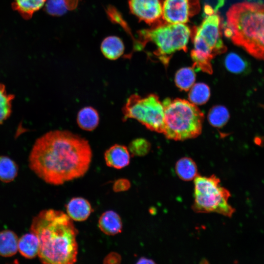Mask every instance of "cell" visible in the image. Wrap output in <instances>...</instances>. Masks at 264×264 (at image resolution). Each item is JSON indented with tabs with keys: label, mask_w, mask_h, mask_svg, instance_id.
Listing matches in <instances>:
<instances>
[{
	"label": "cell",
	"mask_w": 264,
	"mask_h": 264,
	"mask_svg": "<svg viewBox=\"0 0 264 264\" xmlns=\"http://www.w3.org/2000/svg\"><path fill=\"white\" fill-rule=\"evenodd\" d=\"M195 80L196 74L192 67H182L175 75L176 86L181 90H189L194 85Z\"/></svg>",
	"instance_id": "cell-23"
},
{
	"label": "cell",
	"mask_w": 264,
	"mask_h": 264,
	"mask_svg": "<svg viewBox=\"0 0 264 264\" xmlns=\"http://www.w3.org/2000/svg\"><path fill=\"white\" fill-rule=\"evenodd\" d=\"M226 37L253 57L264 60V3L243 1L226 13Z\"/></svg>",
	"instance_id": "cell-3"
},
{
	"label": "cell",
	"mask_w": 264,
	"mask_h": 264,
	"mask_svg": "<svg viewBox=\"0 0 264 264\" xmlns=\"http://www.w3.org/2000/svg\"><path fill=\"white\" fill-rule=\"evenodd\" d=\"M162 9L165 22L186 23L200 11V0H165Z\"/></svg>",
	"instance_id": "cell-9"
},
{
	"label": "cell",
	"mask_w": 264,
	"mask_h": 264,
	"mask_svg": "<svg viewBox=\"0 0 264 264\" xmlns=\"http://www.w3.org/2000/svg\"><path fill=\"white\" fill-rule=\"evenodd\" d=\"M137 264H155V262L152 260V259H148L145 257H141L140 258L138 262L136 263Z\"/></svg>",
	"instance_id": "cell-30"
},
{
	"label": "cell",
	"mask_w": 264,
	"mask_h": 264,
	"mask_svg": "<svg viewBox=\"0 0 264 264\" xmlns=\"http://www.w3.org/2000/svg\"><path fill=\"white\" fill-rule=\"evenodd\" d=\"M122 120H137L147 129L163 133L164 126V108L162 102L155 94L142 97L131 95L122 107Z\"/></svg>",
	"instance_id": "cell-8"
},
{
	"label": "cell",
	"mask_w": 264,
	"mask_h": 264,
	"mask_svg": "<svg viewBox=\"0 0 264 264\" xmlns=\"http://www.w3.org/2000/svg\"><path fill=\"white\" fill-rule=\"evenodd\" d=\"M162 103L164 108L163 133L166 138L184 140L200 134L204 114L196 105L180 98H167Z\"/></svg>",
	"instance_id": "cell-6"
},
{
	"label": "cell",
	"mask_w": 264,
	"mask_h": 264,
	"mask_svg": "<svg viewBox=\"0 0 264 264\" xmlns=\"http://www.w3.org/2000/svg\"><path fill=\"white\" fill-rule=\"evenodd\" d=\"M47 0H14L12 8L24 19H30L34 13L40 10Z\"/></svg>",
	"instance_id": "cell-19"
},
{
	"label": "cell",
	"mask_w": 264,
	"mask_h": 264,
	"mask_svg": "<svg viewBox=\"0 0 264 264\" xmlns=\"http://www.w3.org/2000/svg\"><path fill=\"white\" fill-rule=\"evenodd\" d=\"M104 159L108 166L121 169L128 166L130 162V151L126 146L116 144L105 151Z\"/></svg>",
	"instance_id": "cell-11"
},
{
	"label": "cell",
	"mask_w": 264,
	"mask_h": 264,
	"mask_svg": "<svg viewBox=\"0 0 264 264\" xmlns=\"http://www.w3.org/2000/svg\"><path fill=\"white\" fill-rule=\"evenodd\" d=\"M175 171L178 177L186 181L194 180L198 175L195 162L188 157H182L176 162Z\"/></svg>",
	"instance_id": "cell-20"
},
{
	"label": "cell",
	"mask_w": 264,
	"mask_h": 264,
	"mask_svg": "<svg viewBox=\"0 0 264 264\" xmlns=\"http://www.w3.org/2000/svg\"><path fill=\"white\" fill-rule=\"evenodd\" d=\"M210 96L209 87L205 84L198 83L190 89L188 97L190 102L196 105L206 103Z\"/></svg>",
	"instance_id": "cell-24"
},
{
	"label": "cell",
	"mask_w": 264,
	"mask_h": 264,
	"mask_svg": "<svg viewBox=\"0 0 264 264\" xmlns=\"http://www.w3.org/2000/svg\"><path fill=\"white\" fill-rule=\"evenodd\" d=\"M224 65L229 71L235 74L246 73L250 70L248 63L233 52L227 55L224 59Z\"/></svg>",
	"instance_id": "cell-21"
},
{
	"label": "cell",
	"mask_w": 264,
	"mask_h": 264,
	"mask_svg": "<svg viewBox=\"0 0 264 264\" xmlns=\"http://www.w3.org/2000/svg\"><path fill=\"white\" fill-rule=\"evenodd\" d=\"M100 49L102 53L107 59L116 60L124 53L125 45L123 41L116 36H110L102 42Z\"/></svg>",
	"instance_id": "cell-14"
},
{
	"label": "cell",
	"mask_w": 264,
	"mask_h": 264,
	"mask_svg": "<svg viewBox=\"0 0 264 264\" xmlns=\"http://www.w3.org/2000/svg\"><path fill=\"white\" fill-rule=\"evenodd\" d=\"M78 4L79 0H47L44 10L51 16L59 17L75 9Z\"/></svg>",
	"instance_id": "cell-17"
},
{
	"label": "cell",
	"mask_w": 264,
	"mask_h": 264,
	"mask_svg": "<svg viewBox=\"0 0 264 264\" xmlns=\"http://www.w3.org/2000/svg\"><path fill=\"white\" fill-rule=\"evenodd\" d=\"M130 12L149 24H154L162 19L163 3L161 0H128Z\"/></svg>",
	"instance_id": "cell-10"
},
{
	"label": "cell",
	"mask_w": 264,
	"mask_h": 264,
	"mask_svg": "<svg viewBox=\"0 0 264 264\" xmlns=\"http://www.w3.org/2000/svg\"><path fill=\"white\" fill-rule=\"evenodd\" d=\"M92 156L87 139L68 131L54 130L35 141L28 162L31 170L40 178L59 185L84 176Z\"/></svg>",
	"instance_id": "cell-1"
},
{
	"label": "cell",
	"mask_w": 264,
	"mask_h": 264,
	"mask_svg": "<svg viewBox=\"0 0 264 264\" xmlns=\"http://www.w3.org/2000/svg\"><path fill=\"white\" fill-rule=\"evenodd\" d=\"M130 181L126 178H119L113 183V190L115 192H124L128 190L131 187Z\"/></svg>",
	"instance_id": "cell-28"
},
{
	"label": "cell",
	"mask_w": 264,
	"mask_h": 264,
	"mask_svg": "<svg viewBox=\"0 0 264 264\" xmlns=\"http://www.w3.org/2000/svg\"><path fill=\"white\" fill-rule=\"evenodd\" d=\"M194 201L192 209L196 213H216L231 217L235 209L228 202L229 191L220 185L215 175H198L194 179Z\"/></svg>",
	"instance_id": "cell-7"
},
{
	"label": "cell",
	"mask_w": 264,
	"mask_h": 264,
	"mask_svg": "<svg viewBox=\"0 0 264 264\" xmlns=\"http://www.w3.org/2000/svg\"><path fill=\"white\" fill-rule=\"evenodd\" d=\"M151 149L150 143L145 139L136 138L129 144L128 149L133 156H142L148 154Z\"/></svg>",
	"instance_id": "cell-27"
},
{
	"label": "cell",
	"mask_w": 264,
	"mask_h": 264,
	"mask_svg": "<svg viewBox=\"0 0 264 264\" xmlns=\"http://www.w3.org/2000/svg\"><path fill=\"white\" fill-rule=\"evenodd\" d=\"M39 241L37 236L30 232L23 235L18 242V250L23 257L32 259L38 255Z\"/></svg>",
	"instance_id": "cell-16"
},
{
	"label": "cell",
	"mask_w": 264,
	"mask_h": 264,
	"mask_svg": "<svg viewBox=\"0 0 264 264\" xmlns=\"http://www.w3.org/2000/svg\"><path fill=\"white\" fill-rule=\"evenodd\" d=\"M30 232L39 239L38 256L42 263L72 264L77 261L78 231L66 214L42 210L33 218Z\"/></svg>",
	"instance_id": "cell-2"
},
{
	"label": "cell",
	"mask_w": 264,
	"mask_h": 264,
	"mask_svg": "<svg viewBox=\"0 0 264 264\" xmlns=\"http://www.w3.org/2000/svg\"><path fill=\"white\" fill-rule=\"evenodd\" d=\"M121 256L117 252L109 253L104 259L103 263L107 264H117L121 262Z\"/></svg>",
	"instance_id": "cell-29"
},
{
	"label": "cell",
	"mask_w": 264,
	"mask_h": 264,
	"mask_svg": "<svg viewBox=\"0 0 264 264\" xmlns=\"http://www.w3.org/2000/svg\"><path fill=\"white\" fill-rule=\"evenodd\" d=\"M17 235L9 230L0 232V255L8 257L14 255L18 250Z\"/></svg>",
	"instance_id": "cell-18"
},
{
	"label": "cell",
	"mask_w": 264,
	"mask_h": 264,
	"mask_svg": "<svg viewBox=\"0 0 264 264\" xmlns=\"http://www.w3.org/2000/svg\"><path fill=\"white\" fill-rule=\"evenodd\" d=\"M136 50L151 44L153 50L148 53L150 57L159 61L166 67L173 55L178 51H186L192 36V28L185 23H170L161 21L149 29L138 31Z\"/></svg>",
	"instance_id": "cell-5"
},
{
	"label": "cell",
	"mask_w": 264,
	"mask_h": 264,
	"mask_svg": "<svg viewBox=\"0 0 264 264\" xmlns=\"http://www.w3.org/2000/svg\"><path fill=\"white\" fill-rule=\"evenodd\" d=\"M17 164L7 156H0V180L3 182L13 181L18 174Z\"/></svg>",
	"instance_id": "cell-22"
},
{
	"label": "cell",
	"mask_w": 264,
	"mask_h": 264,
	"mask_svg": "<svg viewBox=\"0 0 264 264\" xmlns=\"http://www.w3.org/2000/svg\"><path fill=\"white\" fill-rule=\"evenodd\" d=\"M230 114L224 106L217 105L212 107L208 114V120L210 124L216 128H221L228 122Z\"/></svg>",
	"instance_id": "cell-25"
},
{
	"label": "cell",
	"mask_w": 264,
	"mask_h": 264,
	"mask_svg": "<svg viewBox=\"0 0 264 264\" xmlns=\"http://www.w3.org/2000/svg\"><path fill=\"white\" fill-rule=\"evenodd\" d=\"M100 117L97 110L91 106L82 108L78 112L76 121L78 126L86 131L95 130L99 123Z\"/></svg>",
	"instance_id": "cell-15"
},
{
	"label": "cell",
	"mask_w": 264,
	"mask_h": 264,
	"mask_svg": "<svg viewBox=\"0 0 264 264\" xmlns=\"http://www.w3.org/2000/svg\"><path fill=\"white\" fill-rule=\"evenodd\" d=\"M67 215L72 220L77 221L86 220L92 212L89 201L81 197L71 198L66 206Z\"/></svg>",
	"instance_id": "cell-12"
},
{
	"label": "cell",
	"mask_w": 264,
	"mask_h": 264,
	"mask_svg": "<svg viewBox=\"0 0 264 264\" xmlns=\"http://www.w3.org/2000/svg\"><path fill=\"white\" fill-rule=\"evenodd\" d=\"M98 227L106 235L113 236L122 232L123 224L120 216L116 212L108 210L100 217Z\"/></svg>",
	"instance_id": "cell-13"
},
{
	"label": "cell",
	"mask_w": 264,
	"mask_h": 264,
	"mask_svg": "<svg viewBox=\"0 0 264 264\" xmlns=\"http://www.w3.org/2000/svg\"><path fill=\"white\" fill-rule=\"evenodd\" d=\"M204 12V17L200 24L192 28L193 48L191 57L194 67L211 74L212 60L225 52L227 47L222 38L223 24L220 14L209 5H205Z\"/></svg>",
	"instance_id": "cell-4"
},
{
	"label": "cell",
	"mask_w": 264,
	"mask_h": 264,
	"mask_svg": "<svg viewBox=\"0 0 264 264\" xmlns=\"http://www.w3.org/2000/svg\"><path fill=\"white\" fill-rule=\"evenodd\" d=\"M15 95L7 92L5 86L0 83V125L11 115Z\"/></svg>",
	"instance_id": "cell-26"
}]
</instances>
